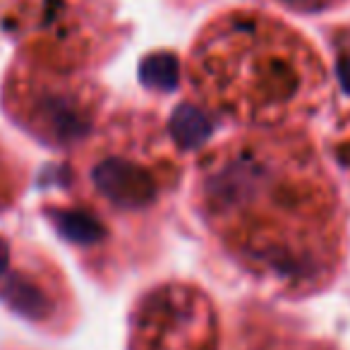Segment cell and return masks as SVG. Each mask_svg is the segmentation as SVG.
<instances>
[{"label":"cell","mask_w":350,"mask_h":350,"mask_svg":"<svg viewBox=\"0 0 350 350\" xmlns=\"http://www.w3.org/2000/svg\"><path fill=\"white\" fill-rule=\"evenodd\" d=\"M206 200L214 219L254 259L283 273L310 267L334 226V200L317 168L295 151L250 144L209 168Z\"/></svg>","instance_id":"obj_1"},{"label":"cell","mask_w":350,"mask_h":350,"mask_svg":"<svg viewBox=\"0 0 350 350\" xmlns=\"http://www.w3.org/2000/svg\"><path fill=\"white\" fill-rule=\"evenodd\" d=\"M195 75L211 106L254 122L281 120L321 84L310 46L262 15L219 22L192 58Z\"/></svg>","instance_id":"obj_2"},{"label":"cell","mask_w":350,"mask_h":350,"mask_svg":"<svg viewBox=\"0 0 350 350\" xmlns=\"http://www.w3.org/2000/svg\"><path fill=\"white\" fill-rule=\"evenodd\" d=\"M96 185L111 202L120 206H142L154 200L156 183L151 173L125 159H108L94 173Z\"/></svg>","instance_id":"obj_3"},{"label":"cell","mask_w":350,"mask_h":350,"mask_svg":"<svg viewBox=\"0 0 350 350\" xmlns=\"http://www.w3.org/2000/svg\"><path fill=\"white\" fill-rule=\"evenodd\" d=\"M5 300L10 302L17 312H22V314H27V317L46 314L44 293L27 281H12L10 286L5 288Z\"/></svg>","instance_id":"obj_4"},{"label":"cell","mask_w":350,"mask_h":350,"mask_svg":"<svg viewBox=\"0 0 350 350\" xmlns=\"http://www.w3.org/2000/svg\"><path fill=\"white\" fill-rule=\"evenodd\" d=\"M142 77L149 87H159V89H168L175 84L178 79V63H175L173 55L161 53V55H151L149 60H144L142 65Z\"/></svg>","instance_id":"obj_5"},{"label":"cell","mask_w":350,"mask_h":350,"mask_svg":"<svg viewBox=\"0 0 350 350\" xmlns=\"http://www.w3.org/2000/svg\"><path fill=\"white\" fill-rule=\"evenodd\" d=\"M209 132V125H206L204 116L197 113L195 108L190 106H183L175 116V135L183 144H197L202 142Z\"/></svg>","instance_id":"obj_6"},{"label":"cell","mask_w":350,"mask_h":350,"mask_svg":"<svg viewBox=\"0 0 350 350\" xmlns=\"http://www.w3.org/2000/svg\"><path fill=\"white\" fill-rule=\"evenodd\" d=\"M63 224V230L77 243H92V240L98 238V226L89 219H82V216H72V219H60Z\"/></svg>","instance_id":"obj_7"},{"label":"cell","mask_w":350,"mask_h":350,"mask_svg":"<svg viewBox=\"0 0 350 350\" xmlns=\"http://www.w3.org/2000/svg\"><path fill=\"white\" fill-rule=\"evenodd\" d=\"M286 3H291V5H295V8H324V5H329L331 0H286Z\"/></svg>","instance_id":"obj_8"},{"label":"cell","mask_w":350,"mask_h":350,"mask_svg":"<svg viewBox=\"0 0 350 350\" xmlns=\"http://www.w3.org/2000/svg\"><path fill=\"white\" fill-rule=\"evenodd\" d=\"M5 269H8V247H5V243L0 240V276L5 273Z\"/></svg>","instance_id":"obj_9"}]
</instances>
